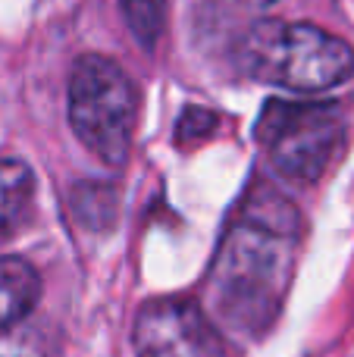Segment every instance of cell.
Listing matches in <instances>:
<instances>
[{
  "instance_id": "7",
  "label": "cell",
  "mask_w": 354,
  "mask_h": 357,
  "mask_svg": "<svg viewBox=\"0 0 354 357\" xmlns=\"http://www.w3.org/2000/svg\"><path fill=\"white\" fill-rule=\"evenodd\" d=\"M35 201V173L29 163L0 160V235H13L25 226Z\"/></svg>"
},
{
  "instance_id": "6",
  "label": "cell",
  "mask_w": 354,
  "mask_h": 357,
  "mask_svg": "<svg viewBox=\"0 0 354 357\" xmlns=\"http://www.w3.org/2000/svg\"><path fill=\"white\" fill-rule=\"evenodd\" d=\"M41 298V276L22 257H0V326L22 320Z\"/></svg>"
},
{
  "instance_id": "9",
  "label": "cell",
  "mask_w": 354,
  "mask_h": 357,
  "mask_svg": "<svg viewBox=\"0 0 354 357\" xmlns=\"http://www.w3.org/2000/svg\"><path fill=\"white\" fill-rule=\"evenodd\" d=\"M129 31L144 50H154L167 29V0H119Z\"/></svg>"
},
{
  "instance_id": "1",
  "label": "cell",
  "mask_w": 354,
  "mask_h": 357,
  "mask_svg": "<svg viewBox=\"0 0 354 357\" xmlns=\"http://www.w3.org/2000/svg\"><path fill=\"white\" fill-rule=\"evenodd\" d=\"M305 222L286 195L254 185L242 197L207 276L210 310L232 333L261 339L288 295Z\"/></svg>"
},
{
  "instance_id": "3",
  "label": "cell",
  "mask_w": 354,
  "mask_h": 357,
  "mask_svg": "<svg viewBox=\"0 0 354 357\" xmlns=\"http://www.w3.org/2000/svg\"><path fill=\"white\" fill-rule=\"evenodd\" d=\"M254 138L279 176L288 182L314 185L342 157L348 142V119L339 104L267 100Z\"/></svg>"
},
{
  "instance_id": "2",
  "label": "cell",
  "mask_w": 354,
  "mask_h": 357,
  "mask_svg": "<svg viewBox=\"0 0 354 357\" xmlns=\"http://www.w3.org/2000/svg\"><path fill=\"white\" fill-rule=\"evenodd\" d=\"M238 66L257 82L317 94L354 75V50L348 41L311 22L263 19L245 31L238 44Z\"/></svg>"
},
{
  "instance_id": "12",
  "label": "cell",
  "mask_w": 354,
  "mask_h": 357,
  "mask_svg": "<svg viewBox=\"0 0 354 357\" xmlns=\"http://www.w3.org/2000/svg\"><path fill=\"white\" fill-rule=\"evenodd\" d=\"M254 3H263V6H267V3H273V0H254Z\"/></svg>"
},
{
  "instance_id": "11",
  "label": "cell",
  "mask_w": 354,
  "mask_h": 357,
  "mask_svg": "<svg viewBox=\"0 0 354 357\" xmlns=\"http://www.w3.org/2000/svg\"><path fill=\"white\" fill-rule=\"evenodd\" d=\"M217 126H220V116L213 110H207V107H185V113H182L179 123H176V142L179 144L201 142V138H207Z\"/></svg>"
},
{
  "instance_id": "4",
  "label": "cell",
  "mask_w": 354,
  "mask_h": 357,
  "mask_svg": "<svg viewBox=\"0 0 354 357\" xmlns=\"http://www.w3.org/2000/svg\"><path fill=\"white\" fill-rule=\"evenodd\" d=\"M138 119L135 82L116 60L85 54L69 75V126L98 160L123 167Z\"/></svg>"
},
{
  "instance_id": "8",
  "label": "cell",
  "mask_w": 354,
  "mask_h": 357,
  "mask_svg": "<svg viewBox=\"0 0 354 357\" xmlns=\"http://www.w3.org/2000/svg\"><path fill=\"white\" fill-rule=\"evenodd\" d=\"M72 213L82 226L88 229H104L116 220V207H119V195L113 185H100V182H82L72 191Z\"/></svg>"
},
{
  "instance_id": "5",
  "label": "cell",
  "mask_w": 354,
  "mask_h": 357,
  "mask_svg": "<svg viewBox=\"0 0 354 357\" xmlns=\"http://www.w3.org/2000/svg\"><path fill=\"white\" fill-rule=\"evenodd\" d=\"M132 345L138 357H232L210 314L182 295L144 301L132 323Z\"/></svg>"
},
{
  "instance_id": "10",
  "label": "cell",
  "mask_w": 354,
  "mask_h": 357,
  "mask_svg": "<svg viewBox=\"0 0 354 357\" xmlns=\"http://www.w3.org/2000/svg\"><path fill=\"white\" fill-rule=\"evenodd\" d=\"M0 357H50V333L29 317L0 326Z\"/></svg>"
}]
</instances>
